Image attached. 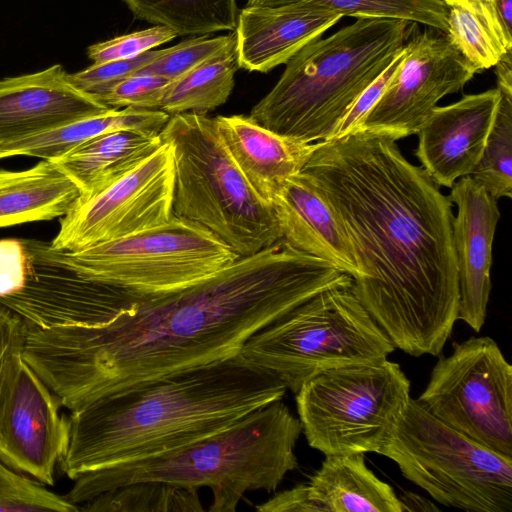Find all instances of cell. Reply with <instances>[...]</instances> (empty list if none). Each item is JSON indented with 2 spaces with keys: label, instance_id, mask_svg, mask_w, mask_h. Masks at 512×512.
<instances>
[{
  "label": "cell",
  "instance_id": "41",
  "mask_svg": "<svg viewBox=\"0 0 512 512\" xmlns=\"http://www.w3.org/2000/svg\"><path fill=\"white\" fill-rule=\"evenodd\" d=\"M447 6H460L466 8L487 22L494 18L491 0H442Z\"/></svg>",
  "mask_w": 512,
  "mask_h": 512
},
{
  "label": "cell",
  "instance_id": "14",
  "mask_svg": "<svg viewBox=\"0 0 512 512\" xmlns=\"http://www.w3.org/2000/svg\"><path fill=\"white\" fill-rule=\"evenodd\" d=\"M475 73L445 32L426 30L404 45L384 92L356 131L394 141L417 134L438 101L461 90Z\"/></svg>",
  "mask_w": 512,
  "mask_h": 512
},
{
  "label": "cell",
  "instance_id": "25",
  "mask_svg": "<svg viewBox=\"0 0 512 512\" xmlns=\"http://www.w3.org/2000/svg\"><path fill=\"white\" fill-rule=\"evenodd\" d=\"M169 118L161 110L111 109L39 134L1 142L0 159L24 155L52 160L95 136L116 130L160 134Z\"/></svg>",
  "mask_w": 512,
  "mask_h": 512
},
{
  "label": "cell",
  "instance_id": "11",
  "mask_svg": "<svg viewBox=\"0 0 512 512\" xmlns=\"http://www.w3.org/2000/svg\"><path fill=\"white\" fill-rule=\"evenodd\" d=\"M143 299L87 278L51 243L0 239V303L32 326L102 325Z\"/></svg>",
  "mask_w": 512,
  "mask_h": 512
},
{
  "label": "cell",
  "instance_id": "9",
  "mask_svg": "<svg viewBox=\"0 0 512 512\" xmlns=\"http://www.w3.org/2000/svg\"><path fill=\"white\" fill-rule=\"evenodd\" d=\"M410 385L388 359L325 370L296 393L302 433L325 456L379 454L411 398Z\"/></svg>",
  "mask_w": 512,
  "mask_h": 512
},
{
  "label": "cell",
  "instance_id": "8",
  "mask_svg": "<svg viewBox=\"0 0 512 512\" xmlns=\"http://www.w3.org/2000/svg\"><path fill=\"white\" fill-rule=\"evenodd\" d=\"M379 454L444 506L512 511V459L445 424L417 399H409Z\"/></svg>",
  "mask_w": 512,
  "mask_h": 512
},
{
  "label": "cell",
  "instance_id": "39",
  "mask_svg": "<svg viewBox=\"0 0 512 512\" xmlns=\"http://www.w3.org/2000/svg\"><path fill=\"white\" fill-rule=\"evenodd\" d=\"M256 510L259 512H322L312 498L307 483L277 493L257 506Z\"/></svg>",
  "mask_w": 512,
  "mask_h": 512
},
{
  "label": "cell",
  "instance_id": "5",
  "mask_svg": "<svg viewBox=\"0 0 512 512\" xmlns=\"http://www.w3.org/2000/svg\"><path fill=\"white\" fill-rule=\"evenodd\" d=\"M416 24L361 18L293 55L250 117L306 143L329 140L360 94L391 64Z\"/></svg>",
  "mask_w": 512,
  "mask_h": 512
},
{
  "label": "cell",
  "instance_id": "30",
  "mask_svg": "<svg viewBox=\"0 0 512 512\" xmlns=\"http://www.w3.org/2000/svg\"><path fill=\"white\" fill-rule=\"evenodd\" d=\"M470 176L497 200L512 197V97L501 94L483 151Z\"/></svg>",
  "mask_w": 512,
  "mask_h": 512
},
{
  "label": "cell",
  "instance_id": "1",
  "mask_svg": "<svg viewBox=\"0 0 512 512\" xmlns=\"http://www.w3.org/2000/svg\"><path fill=\"white\" fill-rule=\"evenodd\" d=\"M348 274L283 240L96 326H28L23 358L77 410L137 383L240 353L257 331Z\"/></svg>",
  "mask_w": 512,
  "mask_h": 512
},
{
  "label": "cell",
  "instance_id": "12",
  "mask_svg": "<svg viewBox=\"0 0 512 512\" xmlns=\"http://www.w3.org/2000/svg\"><path fill=\"white\" fill-rule=\"evenodd\" d=\"M417 400L445 424L512 459V366L492 338L454 343Z\"/></svg>",
  "mask_w": 512,
  "mask_h": 512
},
{
  "label": "cell",
  "instance_id": "17",
  "mask_svg": "<svg viewBox=\"0 0 512 512\" xmlns=\"http://www.w3.org/2000/svg\"><path fill=\"white\" fill-rule=\"evenodd\" d=\"M501 93L498 88L465 95L436 106L421 128L415 152L421 166L438 186L451 188L470 175L483 151Z\"/></svg>",
  "mask_w": 512,
  "mask_h": 512
},
{
  "label": "cell",
  "instance_id": "20",
  "mask_svg": "<svg viewBox=\"0 0 512 512\" xmlns=\"http://www.w3.org/2000/svg\"><path fill=\"white\" fill-rule=\"evenodd\" d=\"M341 15L298 7L245 6L235 28L239 67L268 72L320 38Z\"/></svg>",
  "mask_w": 512,
  "mask_h": 512
},
{
  "label": "cell",
  "instance_id": "29",
  "mask_svg": "<svg viewBox=\"0 0 512 512\" xmlns=\"http://www.w3.org/2000/svg\"><path fill=\"white\" fill-rule=\"evenodd\" d=\"M80 510L188 512L203 511V507L196 489L159 481H144L106 491L86 502Z\"/></svg>",
  "mask_w": 512,
  "mask_h": 512
},
{
  "label": "cell",
  "instance_id": "24",
  "mask_svg": "<svg viewBox=\"0 0 512 512\" xmlns=\"http://www.w3.org/2000/svg\"><path fill=\"white\" fill-rule=\"evenodd\" d=\"M307 484L322 512H402L394 489L366 466L363 453L326 455Z\"/></svg>",
  "mask_w": 512,
  "mask_h": 512
},
{
  "label": "cell",
  "instance_id": "7",
  "mask_svg": "<svg viewBox=\"0 0 512 512\" xmlns=\"http://www.w3.org/2000/svg\"><path fill=\"white\" fill-rule=\"evenodd\" d=\"M352 285L353 281L314 295L254 333L240 354L295 394L325 370L387 359L396 348Z\"/></svg>",
  "mask_w": 512,
  "mask_h": 512
},
{
  "label": "cell",
  "instance_id": "2",
  "mask_svg": "<svg viewBox=\"0 0 512 512\" xmlns=\"http://www.w3.org/2000/svg\"><path fill=\"white\" fill-rule=\"evenodd\" d=\"M301 171L350 242L359 301L395 348L438 356L459 307L448 196L396 141L366 131L316 142Z\"/></svg>",
  "mask_w": 512,
  "mask_h": 512
},
{
  "label": "cell",
  "instance_id": "21",
  "mask_svg": "<svg viewBox=\"0 0 512 512\" xmlns=\"http://www.w3.org/2000/svg\"><path fill=\"white\" fill-rule=\"evenodd\" d=\"M215 120L237 166L268 203L288 177L301 172L315 147V143L275 133L250 116H217Z\"/></svg>",
  "mask_w": 512,
  "mask_h": 512
},
{
  "label": "cell",
  "instance_id": "22",
  "mask_svg": "<svg viewBox=\"0 0 512 512\" xmlns=\"http://www.w3.org/2000/svg\"><path fill=\"white\" fill-rule=\"evenodd\" d=\"M163 143L160 134L116 130L95 136L52 159L86 199L149 157Z\"/></svg>",
  "mask_w": 512,
  "mask_h": 512
},
{
  "label": "cell",
  "instance_id": "34",
  "mask_svg": "<svg viewBox=\"0 0 512 512\" xmlns=\"http://www.w3.org/2000/svg\"><path fill=\"white\" fill-rule=\"evenodd\" d=\"M158 54L159 50H150L133 59L93 63L84 70L70 74V80L78 89L100 102L113 87L136 74Z\"/></svg>",
  "mask_w": 512,
  "mask_h": 512
},
{
  "label": "cell",
  "instance_id": "43",
  "mask_svg": "<svg viewBox=\"0 0 512 512\" xmlns=\"http://www.w3.org/2000/svg\"><path fill=\"white\" fill-rule=\"evenodd\" d=\"M491 3L503 29L512 36V0H491Z\"/></svg>",
  "mask_w": 512,
  "mask_h": 512
},
{
  "label": "cell",
  "instance_id": "31",
  "mask_svg": "<svg viewBox=\"0 0 512 512\" xmlns=\"http://www.w3.org/2000/svg\"><path fill=\"white\" fill-rule=\"evenodd\" d=\"M446 34L477 72L495 66L508 51L481 17L460 6L449 7Z\"/></svg>",
  "mask_w": 512,
  "mask_h": 512
},
{
  "label": "cell",
  "instance_id": "36",
  "mask_svg": "<svg viewBox=\"0 0 512 512\" xmlns=\"http://www.w3.org/2000/svg\"><path fill=\"white\" fill-rule=\"evenodd\" d=\"M28 324L0 303V411L26 344Z\"/></svg>",
  "mask_w": 512,
  "mask_h": 512
},
{
  "label": "cell",
  "instance_id": "3",
  "mask_svg": "<svg viewBox=\"0 0 512 512\" xmlns=\"http://www.w3.org/2000/svg\"><path fill=\"white\" fill-rule=\"evenodd\" d=\"M286 390L240 353L134 384L71 411L61 470L75 480L177 449L282 400Z\"/></svg>",
  "mask_w": 512,
  "mask_h": 512
},
{
  "label": "cell",
  "instance_id": "13",
  "mask_svg": "<svg viewBox=\"0 0 512 512\" xmlns=\"http://www.w3.org/2000/svg\"><path fill=\"white\" fill-rule=\"evenodd\" d=\"M175 169L163 142L131 171L93 196L78 200L60 218L51 245L77 252L169 221L173 216Z\"/></svg>",
  "mask_w": 512,
  "mask_h": 512
},
{
  "label": "cell",
  "instance_id": "37",
  "mask_svg": "<svg viewBox=\"0 0 512 512\" xmlns=\"http://www.w3.org/2000/svg\"><path fill=\"white\" fill-rule=\"evenodd\" d=\"M170 81L150 74H134L113 87L100 102L112 109L126 107L159 110Z\"/></svg>",
  "mask_w": 512,
  "mask_h": 512
},
{
  "label": "cell",
  "instance_id": "18",
  "mask_svg": "<svg viewBox=\"0 0 512 512\" xmlns=\"http://www.w3.org/2000/svg\"><path fill=\"white\" fill-rule=\"evenodd\" d=\"M111 109L78 89L60 64L4 78L0 80V143L39 134Z\"/></svg>",
  "mask_w": 512,
  "mask_h": 512
},
{
  "label": "cell",
  "instance_id": "6",
  "mask_svg": "<svg viewBox=\"0 0 512 512\" xmlns=\"http://www.w3.org/2000/svg\"><path fill=\"white\" fill-rule=\"evenodd\" d=\"M175 169L173 215L204 226L237 255L281 240L273 208L251 186L219 134L215 118L170 116L160 133Z\"/></svg>",
  "mask_w": 512,
  "mask_h": 512
},
{
  "label": "cell",
  "instance_id": "27",
  "mask_svg": "<svg viewBox=\"0 0 512 512\" xmlns=\"http://www.w3.org/2000/svg\"><path fill=\"white\" fill-rule=\"evenodd\" d=\"M123 1L136 17L166 26L180 36L232 32L239 13L236 0Z\"/></svg>",
  "mask_w": 512,
  "mask_h": 512
},
{
  "label": "cell",
  "instance_id": "28",
  "mask_svg": "<svg viewBox=\"0 0 512 512\" xmlns=\"http://www.w3.org/2000/svg\"><path fill=\"white\" fill-rule=\"evenodd\" d=\"M246 6H291L361 18H393L447 32L449 8L442 0H248Z\"/></svg>",
  "mask_w": 512,
  "mask_h": 512
},
{
  "label": "cell",
  "instance_id": "26",
  "mask_svg": "<svg viewBox=\"0 0 512 512\" xmlns=\"http://www.w3.org/2000/svg\"><path fill=\"white\" fill-rule=\"evenodd\" d=\"M237 38L204 62L170 81L159 110L170 116L181 113L206 115L223 105L235 84L238 70Z\"/></svg>",
  "mask_w": 512,
  "mask_h": 512
},
{
  "label": "cell",
  "instance_id": "16",
  "mask_svg": "<svg viewBox=\"0 0 512 512\" xmlns=\"http://www.w3.org/2000/svg\"><path fill=\"white\" fill-rule=\"evenodd\" d=\"M448 198L457 206L453 220L459 289L457 319L480 332L491 292L492 244L500 211L497 199L470 175L455 181Z\"/></svg>",
  "mask_w": 512,
  "mask_h": 512
},
{
  "label": "cell",
  "instance_id": "23",
  "mask_svg": "<svg viewBox=\"0 0 512 512\" xmlns=\"http://www.w3.org/2000/svg\"><path fill=\"white\" fill-rule=\"evenodd\" d=\"M76 183L52 160L0 169V227L63 217L81 198Z\"/></svg>",
  "mask_w": 512,
  "mask_h": 512
},
{
  "label": "cell",
  "instance_id": "32",
  "mask_svg": "<svg viewBox=\"0 0 512 512\" xmlns=\"http://www.w3.org/2000/svg\"><path fill=\"white\" fill-rule=\"evenodd\" d=\"M10 511L75 512L80 507L12 469L0 457V512Z\"/></svg>",
  "mask_w": 512,
  "mask_h": 512
},
{
  "label": "cell",
  "instance_id": "10",
  "mask_svg": "<svg viewBox=\"0 0 512 512\" xmlns=\"http://www.w3.org/2000/svg\"><path fill=\"white\" fill-rule=\"evenodd\" d=\"M64 254L87 278L141 298L191 286L240 257L204 226L175 215L152 228Z\"/></svg>",
  "mask_w": 512,
  "mask_h": 512
},
{
  "label": "cell",
  "instance_id": "38",
  "mask_svg": "<svg viewBox=\"0 0 512 512\" xmlns=\"http://www.w3.org/2000/svg\"><path fill=\"white\" fill-rule=\"evenodd\" d=\"M403 54L404 47L383 73L360 94L329 140L341 138L358 129L368 112L384 92Z\"/></svg>",
  "mask_w": 512,
  "mask_h": 512
},
{
  "label": "cell",
  "instance_id": "15",
  "mask_svg": "<svg viewBox=\"0 0 512 512\" xmlns=\"http://www.w3.org/2000/svg\"><path fill=\"white\" fill-rule=\"evenodd\" d=\"M22 358L0 411V457L12 469L52 486L69 443V419Z\"/></svg>",
  "mask_w": 512,
  "mask_h": 512
},
{
  "label": "cell",
  "instance_id": "42",
  "mask_svg": "<svg viewBox=\"0 0 512 512\" xmlns=\"http://www.w3.org/2000/svg\"><path fill=\"white\" fill-rule=\"evenodd\" d=\"M402 512L404 511H431L438 510V507L431 504L426 498L407 492L399 497Z\"/></svg>",
  "mask_w": 512,
  "mask_h": 512
},
{
  "label": "cell",
  "instance_id": "19",
  "mask_svg": "<svg viewBox=\"0 0 512 512\" xmlns=\"http://www.w3.org/2000/svg\"><path fill=\"white\" fill-rule=\"evenodd\" d=\"M270 205L281 240L296 250L333 264L353 279L358 276L353 251L340 221L304 172L288 177Z\"/></svg>",
  "mask_w": 512,
  "mask_h": 512
},
{
  "label": "cell",
  "instance_id": "33",
  "mask_svg": "<svg viewBox=\"0 0 512 512\" xmlns=\"http://www.w3.org/2000/svg\"><path fill=\"white\" fill-rule=\"evenodd\" d=\"M235 30L217 37L198 36L184 40L170 48L159 50V54L136 74L156 75L173 81L217 53L234 37Z\"/></svg>",
  "mask_w": 512,
  "mask_h": 512
},
{
  "label": "cell",
  "instance_id": "35",
  "mask_svg": "<svg viewBox=\"0 0 512 512\" xmlns=\"http://www.w3.org/2000/svg\"><path fill=\"white\" fill-rule=\"evenodd\" d=\"M177 36L172 29L155 25L93 44L88 47L87 54L94 63L133 59Z\"/></svg>",
  "mask_w": 512,
  "mask_h": 512
},
{
  "label": "cell",
  "instance_id": "40",
  "mask_svg": "<svg viewBox=\"0 0 512 512\" xmlns=\"http://www.w3.org/2000/svg\"><path fill=\"white\" fill-rule=\"evenodd\" d=\"M495 66L497 88L502 95L512 97V49L504 53Z\"/></svg>",
  "mask_w": 512,
  "mask_h": 512
},
{
  "label": "cell",
  "instance_id": "4",
  "mask_svg": "<svg viewBox=\"0 0 512 512\" xmlns=\"http://www.w3.org/2000/svg\"><path fill=\"white\" fill-rule=\"evenodd\" d=\"M302 425L281 401L258 408L203 439L158 455L84 473L64 498L78 506L128 484L159 481L213 492L211 512H234L245 493L275 491L298 467Z\"/></svg>",
  "mask_w": 512,
  "mask_h": 512
}]
</instances>
